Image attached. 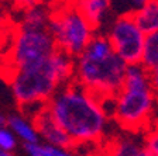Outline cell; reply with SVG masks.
<instances>
[{"label": "cell", "instance_id": "obj_19", "mask_svg": "<svg viewBox=\"0 0 158 156\" xmlns=\"http://www.w3.org/2000/svg\"><path fill=\"white\" fill-rule=\"evenodd\" d=\"M148 72V82H150V87L155 96V100H158V68L152 69Z\"/></svg>", "mask_w": 158, "mask_h": 156}, {"label": "cell", "instance_id": "obj_2", "mask_svg": "<svg viewBox=\"0 0 158 156\" xmlns=\"http://www.w3.org/2000/svg\"><path fill=\"white\" fill-rule=\"evenodd\" d=\"M75 62L61 51L20 68L11 79V87L19 106L47 103L59 86L73 79Z\"/></svg>", "mask_w": 158, "mask_h": 156}, {"label": "cell", "instance_id": "obj_10", "mask_svg": "<svg viewBox=\"0 0 158 156\" xmlns=\"http://www.w3.org/2000/svg\"><path fill=\"white\" fill-rule=\"evenodd\" d=\"M131 14L144 35L158 31V0H150L143 7L131 11Z\"/></svg>", "mask_w": 158, "mask_h": 156}, {"label": "cell", "instance_id": "obj_7", "mask_svg": "<svg viewBox=\"0 0 158 156\" xmlns=\"http://www.w3.org/2000/svg\"><path fill=\"white\" fill-rule=\"evenodd\" d=\"M145 35L137 27L131 11L124 13L114 21L107 39L112 49L126 65H138L141 62Z\"/></svg>", "mask_w": 158, "mask_h": 156}, {"label": "cell", "instance_id": "obj_20", "mask_svg": "<svg viewBox=\"0 0 158 156\" xmlns=\"http://www.w3.org/2000/svg\"><path fill=\"white\" fill-rule=\"evenodd\" d=\"M152 125L158 127V100H155V106H154V111H152Z\"/></svg>", "mask_w": 158, "mask_h": 156}, {"label": "cell", "instance_id": "obj_16", "mask_svg": "<svg viewBox=\"0 0 158 156\" xmlns=\"http://www.w3.org/2000/svg\"><path fill=\"white\" fill-rule=\"evenodd\" d=\"M14 146H16V139L11 135V132L2 128L0 130V148L3 150L10 152L11 149H14Z\"/></svg>", "mask_w": 158, "mask_h": 156}, {"label": "cell", "instance_id": "obj_5", "mask_svg": "<svg viewBox=\"0 0 158 156\" xmlns=\"http://www.w3.org/2000/svg\"><path fill=\"white\" fill-rule=\"evenodd\" d=\"M48 31L52 35L55 48L71 58L81 55L93 37V30L72 2L56 7L49 13Z\"/></svg>", "mask_w": 158, "mask_h": 156}, {"label": "cell", "instance_id": "obj_17", "mask_svg": "<svg viewBox=\"0 0 158 156\" xmlns=\"http://www.w3.org/2000/svg\"><path fill=\"white\" fill-rule=\"evenodd\" d=\"M41 153L43 156H73L68 150L59 149V148L51 146V145H41Z\"/></svg>", "mask_w": 158, "mask_h": 156}, {"label": "cell", "instance_id": "obj_25", "mask_svg": "<svg viewBox=\"0 0 158 156\" xmlns=\"http://www.w3.org/2000/svg\"><path fill=\"white\" fill-rule=\"evenodd\" d=\"M0 156H14L11 152H7V150H0Z\"/></svg>", "mask_w": 158, "mask_h": 156}, {"label": "cell", "instance_id": "obj_22", "mask_svg": "<svg viewBox=\"0 0 158 156\" xmlns=\"http://www.w3.org/2000/svg\"><path fill=\"white\" fill-rule=\"evenodd\" d=\"M130 2H131V3L134 4V6L137 7V9H140V7H143L145 3H148L150 0H130Z\"/></svg>", "mask_w": 158, "mask_h": 156}, {"label": "cell", "instance_id": "obj_24", "mask_svg": "<svg viewBox=\"0 0 158 156\" xmlns=\"http://www.w3.org/2000/svg\"><path fill=\"white\" fill-rule=\"evenodd\" d=\"M137 156H152V155H151V153H148L147 150L143 148V149H140V152L137 153Z\"/></svg>", "mask_w": 158, "mask_h": 156}, {"label": "cell", "instance_id": "obj_11", "mask_svg": "<svg viewBox=\"0 0 158 156\" xmlns=\"http://www.w3.org/2000/svg\"><path fill=\"white\" fill-rule=\"evenodd\" d=\"M140 65L145 70H152L158 68V31L145 35Z\"/></svg>", "mask_w": 158, "mask_h": 156}, {"label": "cell", "instance_id": "obj_3", "mask_svg": "<svg viewBox=\"0 0 158 156\" xmlns=\"http://www.w3.org/2000/svg\"><path fill=\"white\" fill-rule=\"evenodd\" d=\"M155 96L150 87L148 72L138 65L126 68L123 85L114 96L113 117L126 131H137L150 128Z\"/></svg>", "mask_w": 158, "mask_h": 156}, {"label": "cell", "instance_id": "obj_6", "mask_svg": "<svg viewBox=\"0 0 158 156\" xmlns=\"http://www.w3.org/2000/svg\"><path fill=\"white\" fill-rule=\"evenodd\" d=\"M54 51H56V48L48 30H28L17 27L7 75L13 78L20 68L41 61L49 56Z\"/></svg>", "mask_w": 158, "mask_h": 156}, {"label": "cell", "instance_id": "obj_14", "mask_svg": "<svg viewBox=\"0 0 158 156\" xmlns=\"http://www.w3.org/2000/svg\"><path fill=\"white\" fill-rule=\"evenodd\" d=\"M140 152L138 145L131 139H124L117 142L113 146L112 155L110 156H137V153Z\"/></svg>", "mask_w": 158, "mask_h": 156}, {"label": "cell", "instance_id": "obj_21", "mask_svg": "<svg viewBox=\"0 0 158 156\" xmlns=\"http://www.w3.org/2000/svg\"><path fill=\"white\" fill-rule=\"evenodd\" d=\"M6 26H7V21H6V18H4V14L0 11V34L3 33V30L6 28Z\"/></svg>", "mask_w": 158, "mask_h": 156}, {"label": "cell", "instance_id": "obj_12", "mask_svg": "<svg viewBox=\"0 0 158 156\" xmlns=\"http://www.w3.org/2000/svg\"><path fill=\"white\" fill-rule=\"evenodd\" d=\"M48 16L49 11H47L41 6H37L26 11L23 23L20 27L28 30H48Z\"/></svg>", "mask_w": 158, "mask_h": 156}, {"label": "cell", "instance_id": "obj_23", "mask_svg": "<svg viewBox=\"0 0 158 156\" xmlns=\"http://www.w3.org/2000/svg\"><path fill=\"white\" fill-rule=\"evenodd\" d=\"M7 125V118L4 117V115H2V114H0V130H2V128H4Z\"/></svg>", "mask_w": 158, "mask_h": 156}, {"label": "cell", "instance_id": "obj_4", "mask_svg": "<svg viewBox=\"0 0 158 156\" xmlns=\"http://www.w3.org/2000/svg\"><path fill=\"white\" fill-rule=\"evenodd\" d=\"M126 68L127 65L114 52L103 59L79 55L75 65L76 76L73 79L98 100L114 97L123 85Z\"/></svg>", "mask_w": 158, "mask_h": 156}, {"label": "cell", "instance_id": "obj_15", "mask_svg": "<svg viewBox=\"0 0 158 156\" xmlns=\"http://www.w3.org/2000/svg\"><path fill=\"white\" fill-rule=\"evenodd\" d=\"M144 149L152 156H158V127L152 125L151 130L147 131L144 139Z\"/></svg>", "mask_w": 158, "mask_h": 156}, {"label": "cell", "instance_id": "obj_13", "mask_svg": "<svg viewBox=\"0 0 158 156\" xmlns=\"http://www.w3.org/2000/svg\"><path fill=\"white\" fill-rule=\"evenodd\" d=\"M7 125L19 137L23 138L26 143H38V134L35 132L33 125L28 124L26 120L20 117H9L7 118Z\"/></svg>", "mask_w": 158, "mask_h": 156}, {"label": "cell", "instance_id": "obj_8", "mask_svg": "<svg viewBox=\"0 0 158 156\" xmlns=\"http://www.w3.org/2000/svg\"><path fill=\"white\" fill-rule=\"evenodd\" d=\"M33 127L37 134H40L44 139L48 141L51 146L64 150H69L76 146L75 142L68 137V134L54 122V120L51 118L48 110H47V106H44L33 117Z\"/></svg>", "mask_w": 158, "mask_h": 156}, {"label": "cell", "instance_id": "obj_18", "mask_svg": "<svg viewBox=\"0 0 158 156\" xmlns=\"http://www.w3.org/2000/svg\"><path fill=\"white\" fill-rule=\"evenodd\" d=\"M40 3H41V0H14V9L28 11V10L40 6Z\"/></svg>", "mask_w": 158, "mask_h": 156}, {"label": "cell", "instance_id": "obj_9", "mask_svg": "<svg viewBox=\"0 0 158 156\" xmlns=\"http://www.w3.org/2000/svg\"><path fill=\"white\" fill-rule=\"evenodd\" d=\"M92 30H96L110 7L112 0H71Z\"/></svg>", "mask_w": 158, "mask_h": 156}, {"label": "cell", "instance_id": "obj_1", "mask_svg": "<svg viewBox=\"0 0 158 156\" xmlns=\"http://www.w3.org/2000/svg\"><path fill=\"white\" fill-rule=\"evenodd\" d=\"M51 118L61 127L75 145L96 142L106 127V114L99 100L75 79L55 91L45 103Z\"/></svg>", "mask_w": 158, "mask_h": 156}]
</instances>
